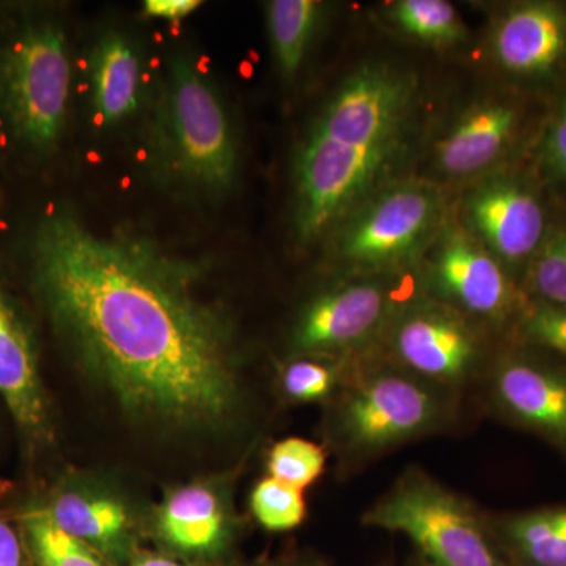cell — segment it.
<instances>
[{
    "instance_id": "cell-1",
    "label": "cell",
    "mask_w": 566,
    "mask_h": 566,
    "mask_svg": "<svg viewBox=\"0 0 566 566\" xmlns=\"http://www.w3.org/2000/svg\"><path fill=\"white\" fill-rule=\"evenodd\" d=\"M32 285L77 364L128 415L178 428L226 423L240 401L229 324L191 264L52 212L31 243Z\"/></svg>"
},
{
    "instance_id": "cell-2",
    "label": "cell",
    "mask_w": 566,
    "mask_h": 566,
    "mask_svg": "<svg viewBox=\"0 0 566 566\" xmlns=\"http://www.w3.org/2000/svg\"><path fill=\"white\" fill-rule=\"evenodd\" d=\"M156 126L163 161L172 177L212 196L232 188L238 170L232 125L218 93L191 59L170 63Z\"/></svg>"
},
{
    "instance_id": "cell-3",
    "label": "cell",
    "mask_w": 566,
    "mask_h": 566,
    "mask_svg": "<svg viewBox=\"0 0 566 566\" xmlns=\"http://www.w3.org/2000/svg\"><path fill=\"white\" fill-rule=\"evenodd\" d=\"M71 63L61 25L31 21L0 50V111L29 150L50 153L69 111Z\"/></svg>"
},
{
    "instance_id": "cell-4",
    "label": "cell",
    "mask_w": 566,
    "mask_h": 566,
    "mask_svg": "<svg viewBox=\"0 0 566 566\" xmlns=\"http://www.w3.org/2000/svg\"><path fill=\"white\" fill-rule=\"evenodd\" d=\"M547 107L549 96L510 84L472 104L436 144V172L449 180H468L528 161Z\"/></svg>"
},
{
    "instance_id": "cell-5",
    "label": "cell",
    "mask_w": 566,
    "mask_h": 566,
    "mask_svg": "<svg viewBox=\"0 0 566 566\" xmlns=\"http://www.w3.org/2000/svg\"><path fill=\"white\" fill-rule=\"evenodd\" d=\"M363 521L408 536L433 566H506L474 510L419 472L405 475Z\"/></svg>"
},
{
    "instance_id": "cell-6",
    "label": "cell",
    "mask_w": 566,
    "mask_h": 566,
    "mask_svg": "<svg viewBox=\"0 0 566 566\" xmlns=\"http://www.w3.org/2000/svg\"><path fill=\"white\" fill-rule=\"evenodd\" d=\"M442 218V193L430 182L387 186L335 227V256L363 271L403 264L441 233Z\"/></svg>"
},
{
    "instance_id": "cell-7",
    "label": "cell",
    "mask_w": 566,
    "mask_h": 566,
    "mask_svg": "<svg viewBox=\"0 0 566 566\" xmlns=\"http://www.w3.org/2000/svg\"><path fill=\"white\" fill-rule=\"evenodd\" d=\"M405 145L349 147L308 133L297 155L294 181L297 238L311 243L344 221L394 169Z\"/></svg>"
},
{
    "instance_id": "cell-8",
    "label": "cell",
    "mask_w": 566,
    "mask_h": 566,
    "mask_svg": "<svg viewBox=\"0 0 566 566\" xmlns=\"http://www.w3.org/2000/svg\"><path fill=\"white\" fill-rule=\"evenodd\" d=\"M557 207L556 196L532 158L483 177L465 197L463 211L476 240L513 277L520 274L521 283Z\"/></svg>"
},
{
    "instance_id": "cell-9",
    "label": "cell",
    "mask_w": 566,
    "mask_h": 566,
    "mask_svg": "<svg viewBox=\"0 0 566 566\" xmlns=\"http://www.w3.org/2000/svg\"><path fill=\"white\" fill-rule=\"evenodd\" d=\"M416 95L412 74L387 63H365L331 96L308 133L349 147L401 144Z\"/></svg>"
},
{
    "instance_id": "cell-10",
    "label": "cell",
    "mask_w": 566,
    "mask_h": 566,
    "mask_svg": "<svg viewBox=\"0 0 566 566\" xmlns=\"http://www.w3.org/2000/svg\"><path fill=\"white\" fill-rule=\"evenodd\" d=\"M441 416L438 397L411 376L375 371L348 390L335 433L348 452L368 455L430 430Z\"/></svg>"
},
{
    "instance_id": "cell-11",
    "label": "cell",
    "mask_w": 566,
    "mask_h": 566,
    "mask_svg": "<svg viewBox=\"0 0 566 566\" xmlns=\"http://www.w3.org/2000/svg\"><path fill=\"white\" fill-rule=\"evenodd\" d=\"M490 48L510 85L551 96L566 77V3L526 0L505 7Z\"/></svg>"
},
{
    "instance_id": "cell-12",
    "label": "cell",
    "mask_w": 566,
    "mask_h": 566,
    "mask_svg": "<svg viewBox=\"0 0 566 566\" xmlns=\"http://www.w3.org/2000/svg\"><path fill=\"white\" fill-rule=\"evenodd\" d=\"M439 240L430 263V283L439 296L469 314L513 326L531 304L504 264L460 230Z\"/></svg>"
},
{
    "instance_id": "cell-13",
    "label": "cell",
    "mask_w": 566,
    "mask_h": 566,
    "mask_svg": "<svg viewBox=\"0 0 566 566\" xmlns=\"http://www.w3.org/2000/svg\"><path fill=\"white\" fill-rule=\"evenodd\" d=\"M0 397L31 455L50 450L55 423L41 375L35 333L21 305L0 282Z\"/></svg>"
},
{
    "instance_id": "cell-14",
    "label": "cell",
    "mask_w": 566,
    "mask_h": 566,
    "mask_svg": "<svg viewBox=\"0 0 566 566\" xmlns=\"http://www.w3.org/2000/svg\"><path fill=\"white\" fill-rule=\"evenodd\" d=\"M36 502L55 526L102 554L112 566L129 565L139 551L132 509L107 488L69 476Z\"/></svg>"
},
{
    "instance_id": "cell-15",
    "label": "cell",
    "mask_w": 566,
    "mask_h": 566,
    "mask_svg": "<svg viewBox=\"0 0 566 566\" xmlns=\"http://www.w3.org/2000/svg\"><path fill=\"white\" fill-rule=\"evenodd\" d=\"M390 346L409 370L444 385L464 381L480 357L472 327L453 308L438 304L417 305L401 315Z\"/></svg>"
},
{
    "instance_id": "cell-16",
    "label": "cell",
    "mask_w": 566,
    "mask_h": 566,
    "mask_svg": "<svg viewBox=\"0 0 566 566\" xmlns=\"http://www.w3.org/2000/svg\"><path fill=\"white\" fill-rule=\"evenodd\" d=\"M387 308L389 296L379 282H348L326 290L297 319L294 352L334 353L364 344L385 322Z\"/></svg>"
},
{
    "instance_id": "cell-17",
    "label": "cell",
    "mask_w": 566,
    "mask_h": 566,
    "mask_svg": "<svg viewBox=\"0 0 566 566\" xmlns=\"http://www.w3.org/2000/svg\"><path fill=\"white\" fill-rule=\"evenodd\" d=\"M494 395L515 422L566 450V368L512 354L495 368Z\"/></svg>"
},
{
    "instance_id": "cell-18",
    "label": "cell",
    "mask_w": 566,
    "mask_h": 566,
    "mask_svg": "<svg viewBox=\"0 0 566 566\" xmlns=\"http://www.w3.org/2000/svg\"><path fill=\"white\" fill-rule=\"evenodd\" d=\"M164 546L192 560H211L229 549L234 517L221 488L207 482L177 488L155 513Z\"/></svg>"
},
{
    "instance_id": "cell-19",
    "label": "cell",
    "mask_w": 566,
    "mask_h": 566,
    "mask_svg": "<svg viewBox=\"0 0 566 566\" xmlns=\"http://www.w3.org/2000/svg\"><path fill=\"white\" fill-rule=\"evenodd\" d=\"M91 96L102 125H117L137 109L140 96V57L132 41L107 32L91 55Z\"/></svg>"
},
{
    "instance_id": "cell-20",
    "label": "cell",
    "mask_w": 566,
    "mask_h": 566,
    "mask_svg": "<svg viewBox=\"0 0 566 566\" xmlns=\"http://www.w3.org/2000/svg\"><path fill=\"white\" fill-rule=\"evenodd\" d=\"M322 14L315 0H273L266 7L268 33L274 61L285 80L303 69Z\"/></svg>"
},
{
    "instance_id": "cell-21",
    "label": "cell",
    "mask_w": 566,
    "mask_h": 566,
    "mask_svg": "<svg viewBox=\"0 0 566 566\" xmlns=\"http://www.w3.org/2000/svg\"><path fill=\"white\" fill-rule=\"evenodd\" d=\"M506 543L528 566H566V505L509 517Z\"/></svg>"
},
{
    "instance_id": "cell-22",
    "label": "cell",
    "mask_w": 566,
    "mask_h": 566,
    "mask_svg": "<svg viewBox=\"0 0 566 566\" xmlns=\"http://www.w3.org/2000/svg\"><path fill=\"white\" fill-rule=\"evenodd\" d=\"M17 521L35 566H112L102 554L55 526L39 502L24 506Z\"/></svg>"
},
{
    "instance_id": "cell-23",
    "label": "cell",
    "mask_w": 566,
    "mask_h": 566,
    "mask_svg": "<svg viewBox=\"0 0 566 566\" xmlns=\"http://www.w3.org/2000/svg\"><path fill=\"white\" fill-rule=\"evenodd\" d=\"M521 286L532 303L566 308V205L558 202L545 240L524 271Z\"/></svg>"
},
{
    "instance_id": "cell-24",
    "label": "cell",
    "mask_w": 566,
    "mask_h": 566,
    "mask_svg": "<svg viewBox=\"0 0 566 566\" xmlns=\"http://www.w3.org/2000/svg\"><path fill=\"white\" fill-rule=\"evenodd\" d=\"M389 18L406 35L434 46H453L465 36L460 14L446 0H400L390 6Z\"/></svg>"
},
{
    "instance_id": "cell-25",
    "label": "cell",
    "mask_w": 566,
    "mask_h": 566,
    "mask_svg": "<svg viewBox=\"0 0 566 566\" xmlns=\"http://www.w3.org/2000/svg\"><path fill=\"white\" fill-rule=\"evenodd\" d=\"M534 161L558 202L566 205V77L551 93Z\"/></svg>"
},
{
    "instance_id": "cell-26",
    "label": "cell",
    "mask_w": 566,
    "mask_h": 566,
    "mask_svg": "<svg viewBox=\"0 0 566 566\" xmlns=\"http://www.w3.org/2000/svg\"><path fill=\"white\" fill-rule=\"evenodd\" d=\"M251 509L260 526L270 532L293 531L307 516L304 491L273 476H266L253 488Z\"/></svg>"
},
{
    "instance_id": "cell-27",
    "label": "cell",
    "mask_w": 566,
    "mask_h": 566,
    "mask_svg": "<svg viewBox=\"0 0 566 566\" xmlns=\"http://www.w3.org/2000/svg\"><path fill=\"white\" fill-rule=\"evenodd\" d=\"M324 465L326 452L323 447L301 438L283 439L268 455L270 476L303 491L322 476Z\"/></svg>"
},
{
    "instance_id": "cell-28",
    "label": "cell",
    "mask_w": 566,
    "mask_h": 566,
    "mask_svg": "<svg viewBox=\"0 0 566 566\" xmlns=\"http://www.w3.org/2000/svg\"><path fill=\"white\" fill-rule=\"evenodd\" d=\"M517 338L566 359V308L532 303L515 324Z\"/></svg>"
},
{
    "instance_id": "cell-29",
    "label": "cell",
    "mask_w": 566,
    "mask_h": 566,
    "mask_svg": "<svg viewBox=\"0 0 566 566\" xmlns=\"http://www.w3.org/2000/svg\"><path fill=\"white\" fill-rule=\"evenodd\" d=\"M337 368L318 360L297 359L286 365L282 374V389L297 403L326 400L337 386Z\"/></svg>"
},
{
    "instance_id": "cell-30",
    "label": "cell",
    "mask_w": 566,
    "mask_h": 566,
    "mask_svg": "<svg viewBox=\"0 0 566 566\" xmlns=\"http://www.w3.org/2000/svg\"><path fill=\"white\" fill-rule=\"evenodd\" d=\"M0 566H35L17 520L0 515Z\"/></svg>"
},
{
    "instance_id": "cell-31",
    "label": "cell",
    "mask_w": 566,
    "mask_h": 566,
    "mask_svg": "<svg viewBox=\"0 0 566 566\" xmlns=\"http://www.w3.org/2000/svg\"><path fill=\"white\" fill-rule=\"evenodd\" d=\"M202 3L197 0H147L144 3V11L147 17L155 20L180 21L189 17Z\"/></svg>"
},
{
    "instance_id": "cell-32",
    "label": "cell",
    "mask_w": 566,
    "mask_h": 566,
    "mask_svg": "<svg viewBox=\"0 0 566 566\" xmlns=\"http://www.w3.org/2000/svg\"><path fill=\"white\" fill-rule=\"evenodd\" d=\"M128 566H186L172 557L164 556V554L148 553V551H137L129 562Z\"/></svg>"
},
{
    "instance_id": "cell-33",
    "label": "cell",
    "mask_w": 566,
    "mask_h": 566,
    "mask_svg": "<svg viewBox=\"0 0 566 566\" xmlns=\"http://www.w3.org/2000/svg\"><path fill=\"white\" fill-rule=\"evenodd\" d=\"M255 566H286V565L279 564V562H266V564H260V565H255Z\"/></svg>"
},
{
    "instance_id": "cell-34",
    "label": "cell",
    "mask_w": 566,
    "mask_h": 566,
    "mask_svg": "<svg viewBox=\"0 0 566 566\" xmlns=\"http://www.w3.org/2000/svg\"><path fill=\"white\" fill-rule=\"evenodd\" d=\"M301 566H322L319 564H304V565H301Z\"/></svg>"
}]
</instances>
